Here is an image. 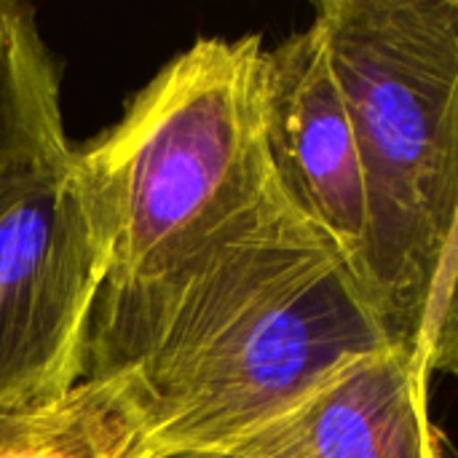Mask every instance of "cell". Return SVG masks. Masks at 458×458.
I'll return each mask as SVG.
<instances>
[{
	"label": "cell",
	"instance_id": "3",
	"mask_svg": "<svg viewBox=\"0 0 458 458\" xmlns=\"http://www.w3.org/2000/svg\"><path fill=\"white\" fill-rule=\"evenodd\" d=\"M260 35L199 38L123 115L75 148L107 247V282H150L276 196L263 134Z\"/></svg>",
	"mask_w": 458,
	"mask_h": 458
},
{
	"label": "cell",
	"instance_id": "7",
	"mask_svg": "<svg viewBox=\"0 0 458 458\" xmlns=\"http://www.w3.org/2000/svg\"><path fill=\"white\" fill-rule=\"evenodd\" d=\"M153 427L134 373L86 376L70 392L0 408V458H150Z\"/></svg>",
	"mask_w": 458,
	"mask_h": 458
},
{
	"label": "cell",
	"instance_id": "9",
	"mask_svg": "<svg viewBox=\"0 0 458 458\" xmlns=\"http://www.w3.org/2000/svg\"><path fill=\"white\" fill-rule=\"evenodd\" d=\"M150 458H260L236 448H180V451H161Z\"/></svg>",
	"mask_w": 458,
	"mask_h": 458
},
{
	"label": "cell",
	"instance_id": "8",
	"mask_svg": "<svg viewBox=\"0 0 458 458\" xmlns=\"http://www.w3.org/2000/svg\"><path fill=\"white\" fill-rule=\"evenodd\" d=\"M70 148L59 70L38 30L35 11L0 0V182Z\"/></svg>",
	"mask_w": 458,
	"mask_h": 458
},
{
	"label": "cell",
	"instance_id": "4",
	"mask_svg": "<svg viewBox=\"0 0 458 458\" xmlns=\"http://www.w3.org/2000/svg\"><path fill=\"white\" fill-rule=\"evenodd\" d=\"M107 247L75 145L0 182V408L89 376Z\"/></svg>",
	"mask_w": 458,
	"mask_h": 458
},
{
	"label": "cell",
	"instance_id": "6",
	"mask_svg": "<svg viewBox=\"0 0 458 458\" xmlns=\"http://www.w3.org/2000/svg\"><path fill=\"white\" fill-rule=\"evenodd\" d=\"M220 448L260 458H445L429 370L389 344L335 370L274 424Z\"/></svg>",
	"mask_w": 458,
	"mask_h": 458
},
{
	"label": "cell",
	"instance_id": "1",
	"mask_svg": "<svg viewBox=\"0 0 458 458\" xmlns=\"http://www.w3.org/2000/svg\"><path fill=\"white\" fill-rule=\"evenodd\" d=\"M389 344L344 252L282 193L166 274L102 290L89 376H137L156 454L220 448Z\"/></svg>",
	"mask_w": 458,
	"mask_h": 458
},
{
	"label": "cell",
	"instance_id": "2",
	"mask_svg": "<svg viewBox=\"0 0 458 458\" xmlns=\"http://www.w3.org/2000/svg\"><path fill=\"white\" fill-rule=\"evenodd\" d=\"M314 21L365 172L354 279L392 344L458 378V0H325Z\"/></svg>",
	"mask_w": 458,
	"mask_h": 458
},
{
	"label": "cell",
	"instance_id": "5",
	"mask_svg": "<svg viewBox=\"0 0 458 458\" xmlns=\"http://www.w3.org/2000/svg\"><path fill=\"white\" fill-rule=\"evenodd\" d=\"M263 134L284 199L354 268L368 236V191L349 102L317 21L266 48Z\"/></svg>",
	"mask_w": 458,
	"mask_h": 458
}]
</instances>
